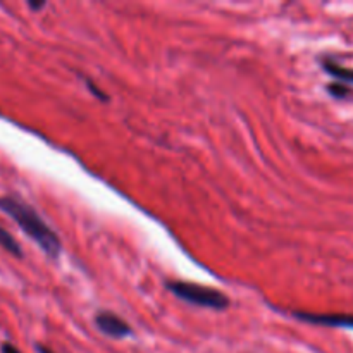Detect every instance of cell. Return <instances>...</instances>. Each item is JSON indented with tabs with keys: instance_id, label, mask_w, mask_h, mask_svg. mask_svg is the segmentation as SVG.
Listing matches in <instances>:
<instances>
[{
	"instance_id": "6",
	"label": "cell",
	"mask_w": 353,
	"mask_h": 353,
	"mask_svg": "<svg viewBox=\"0 0 353 353\" xmlns=\"http://www.w3.org/2000/svg\"><path fill=\"white\" fill-rule=\"evenodd\" d=\"M0 247H2L7 254L12 255V257H16V259L24 257L23 250H21L19 241H17L16 238L9 233V231L3 230L2 226H0Z\"/></svg>"
},
{
	"instance_id": "10",
	"label": "cell",
	"mask_w": 353,
	"mask_h": 353,
	"mask_svg": "<svg viewBox=\"0 0 353 353\" xmlns=\"http://www.w3.org/2000/svg\"><path fill=\"white\" fill-rule=\"evenodd\" d=\"M45 6H47L45 2H28V7H30L31 10H40V9H43Z\"/></svg>"
},
{
	"instance_id": "11",
	"label": "cell",
	"mask_w": 353,
	"mask_h": 353,
	"mask_svg": "<svg viewBox=\"0 0 353 353\" xmlns=\"http://www.w3.org/2000/svg\"><path fill=\"white\" fill-rule=\"evenodd\" d=\"M37 352L38 353H55V352H52L50 348L43 347V345H37Z\"/></svg>"
},
{
	"instance_id": "2",
	"label": "cell",
	"mask_w": 353,
	"mask_h": 353,
	"mask_svg": "<svg viewBox=\"0 0 353 353\" xmlns=\"http://www.w3.org/2000/svg\"><path fill=\"white\" fill-rule=\"evenodd\" d=\"M165 286H168L172 295H176L179 300L190 303V305L212 310H226L231 305V300L226 293H223L221 290L210 288V286L188 281H168Z\"/></svg>"
},
{
	"instance_id": "4",
	"label": "cell",
	"mask_w": 353,
	"mask_h": 353,
	"mask_svg": "<svg viewBox=\"0 0 353 353\" xmlns=\"http://www.w3.org/2000/svg\"><path fill=\"white\" fill-rule=\"evenodd\" d=\"M293 317L302 323L316 324V326L326 327H345V330H353V316L350 314H321V312H303V310H295Z\"/></svg>"
},
{
	"instance_id": "1",
	"label": "cell",
	"mask_w": 353,
	"mask_h": 353,
	"mask_svg": "<svg viewBox=\"0 0 353 353\" xmlns=\"http://www.w3.org/2000/svg\"><path fill=\"white\" fill-rule=\"evenodd\" d=\"M0 210L10 217L28 238L34 241L50 259H57L62 252V241L54 230L38 216L30 203L14 195L0 196Z\"/></svg>"
},
{
	"instance_id": "8",
	"label": "cell",
	"mask_w": 353,
	"mask_h": 353,
	"mask_svg": "<svg viewBox=\"0 0 353 353\" xmlns=\"http://www.w3.org/2000/svg\"><path fill=\"white\" fill-rule=\"evenodd\" d=\"M85 81H86V86H88V90H90V92H92L93 95L97 97V99H99V100H102V102H105V100H109V97H107L105 93L102 92V90H99V88H97V85H95V83L92 81V79H85Z\"/></svg>"
},
{
	"instance_id": "3",
	"label": "cell",
	"mask_w": 353,
	"mask_h": 353,
	"mask_svg": "<svg viewBox=\"0 0 353 353\" xmlns=\"http://www.w3.org/2000/svg\"><path fill=\"white\" fill-rule=\"evenodd\" d=\"M95 326L105 336L114 338V340H123L133 334L130 324L119 317L117 314L110 312V310H102V312H97L95 316Z\"/></svg>"
},
{
	"instance_id": "5",
	"label": "cell",
	"mask_w": 353,
	"mask_h": 353,
	"mask_svg": "<svg viewBox=\"0 0 353 353\" xmlns=\"http://www.w3.org/2000/svg\"><path fill=\"white\" fill-rule=\"evenodd\" d=\"M321 65H323V69L327 74L333 76L334 79H338V83L353 85V69L338 64V62L331 57H324L323 61H321Z\"/></svg>"
},
{
	"instance_id": "7",
	"label": "cell",
	"mask_w": 353,
	"mask_h": 353,
	"mask_svg": "<svg viewBox=\"0 0 353 353\" xmlns=\"http://www.w3.org/2000/svg\"><path fill=\"white\" fill-rule=\"evenodd\" d=\"M327 92L333 99H348V97L353 95V90L348 85H343V83H330L327 85Z\"/></svg>"
},
{
	"instance_id": "9",
	"label": "cell",
	"mask_w": 353,
	"mask_h": 353,
	"mask_svg": "<svg viewBox=\"0 0 353 353\" xmlns=\"http://www.w3.org/2000/svg\"><path fill=\"white\" fill-rule=\"evenodd\" d=\"M0 353H21L19 348L14 347L12 343H9V341H3L2 345H0Z\"/></svg>"
}]
</instances>
